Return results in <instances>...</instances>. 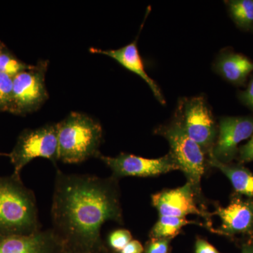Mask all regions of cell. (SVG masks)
Wrapping results in <instances>:
<instances>
[{
    "mask_svg": "<svg viewBox=\"0 0 253 253\" xmlns=\"http://www.w3.org/2000/svg\"><path fill=\"white\" fill-rule=\"evenodd\" d=\"M51 217L52 230L63 246L101 247L103 224H124L118 179L66 174L57 169Z\"/></svg>",
    "mask_w": 253,
    "mask_h": 253,
    "instance_id": "6da1fadb",
    "label": "cell"
},
{
    "mask_svg": "<svg viewBox=\"0 0 253 253\" xmlns=\"http://www.w3.org/2000/svg\"><path fill=\"white\" fill-rule=\"evenodd\" d=\"M41 230L34 192L21 176H0V235L28 236Z\"/></svg>",
    "mask_w": 253,
    "mask_h": 253,
    "instance_id": "7a4b0ae2",
    "label": "cell"
},
{
    "mask_svg": "<svg viewBox=\"0 0 253 253\" xmlns=\"http://www.w3.org/2000/svg\"><path fill=\"white\" fill-rule=\"evenodd\" d=\"M57 126L59 161L78 164L101 155L103 128L98 121L84 113L71 112Z\"/></svg>",
    "mask_w": 253,
    "mask_h": 253,
    "instance_id": "3957f363",
    "label": "cell"
},
{
    "mask_svg": "<svg viewBox=\"0 0 253 253\" xmlns=\"http://www.w3.org/2000/svg\"><path fill=\"white\" fill-rule=\"evenodd\" d=\"M155 133L167 139L170 147L169 153L179 170L184 173L187 182L192 185L200 197L204 198L201 179L206 173L207 165L206 155L202 149L186 134L175 119L169 124L158 126Z\"/></svg>",
    "mask_w": 253,
    "mask_h": 253,
    "instance_id": "277c9868",
    "label": "cell"
},
{
    "mask_svg": "<svg viewBox=\"0 0 253 253\" xmlns=\"http://www.w3.org/2000/svg\"><path fill=\"white\" fill-rule=\"evenodd\" d=\"M174 119L204 154L209 156L217 140L218 126L204 96L181 99Z\"/></svg>",
    "mask_w": 253,
    "mask_h": 253,
    "instance_id": "5b68a950",
    "label": "cell"
},
{
    "mask_svg": "<svg viewBox=\"0 0 253 253\" xmlns=\"http://www.w3.org/2000/svg\"><path fill=\"white\" fill-rule=\"evenodd\" d=\"M7 156L16 175L21 176L23 168L36 158H46L56 166L59 161L56 124L25 129L18 136L14 149Z\"/></svg>",
    "mask_w": 253,
    "mask_h": 253,
    "instance_id": "8992f818",
    "label": "cell"
},
{
    "mask_svg": "<svg viewBox=\"0 0 253 253\" xmlns=\"http://www.w3.org/2000/svg\"><path fill=\"white\" fill-rule=\"evenodd\" d=\"M48 61L42 60L13 78L12 101L9 113L25 116L40 109L49 98L45 84Z\"/></svg>",
    "mask_w": 253,
    "mask_h": 253,
    "instance_id": "52a82bcc",
    "label": "cell"
},
{
    "mask_svg": "<svg viewBox=\"0 0 253 253\" xmlns=\"http://www.w3.org/2000/svg\"><path fill=\"white\" fill-rule=\"evenodd\" d=\"M151 203L159 216L185 218L189 214H196L204 218L206 229L215 233L211 220L212 213L207 211L204 198L200 197L187 181L180 187L165 189L153 194Z\"/></svg>",
    "mask_w": 253,
    "mask_h": 253,
    "instance_id": "ba28073f",
    "label": "cell"
},
{
    "mask_svg": "<svg viewBox=\"0 0 253 253\" xmlns=\"http://www.w3.org/2000/svg\"><path fill=\"white\" fill-rule=\"evenodd\" d=\"M98 158L111 169L112 176L117 179L125 176L149 177L179 170L169 153L163 157L155 159L126 153H121L116 157L101 154Z\"/></svg>",
    "mask_w": 253,
    "mask_h": 253,
    "instance_id": "9c48e42d",
    "label": "cell"
},
{
    "mask_svg": "<svg viewBox=\"0 0 253 253\" xmlns=\"http://www.w3.org/2000/svg\"><path fill=\"white\" fill-rule=\"evenodd\" d=\"M253 134V116H225L219 120L217 140L211 154L219 162L229 164L236 160L239 145Z\"/></svg>",
    "mask_w": 253,
    "mask_h": 253,
    "instance_id": "30bf717a",
    "label": "cell"
},
{
    "mask_svg": "<svg viewBox=\"0 0 253 253\" xmlns=\"http://www.w3.org/2000/svg\"><path fill=\"white\" fill-rule=\"evenodd\" d=\"M212 215L218 216L221 219V226L215 229V234L230 238L237 235L253 237V198L234 193L226 207L215 205Z\"/></svg>",
    "mask_w": 253,
    "mask_h": 253,
    "instance_id": "8fae6325",
    "label": "cell"
},
{
    "mask_svg": "<svg viewBox=\"0 0 253 253\" xmlns=\"http://www.w3.org/2000/svg\"><path fill=\"white\" fill-rule=\"evenodd\" d=\"M62 243L52 229L31 235H0V253H57Z\"/></svg>",
    "mask_w": 253,
    "mask_h": 253,
    "instance_id": "7c38bea8",
    "label": "cell"
},
{
    "mask_svg": "<svg viewBox=\"0 0 253 253\" xmlns=\"http://www.w3.org/2000/svg\"><path fill=\"white\" fill-rule=\"evenodd\" d=\"M89 51L93 54H103L109 56L128 71L138 75L144 80L145 83H147L158 101L162 105L166 104V99L163 96L159 86L152 78L149 77L145 70L144 63L138 49L136 41H133L130 44L118 49L103 50L91 47L89 49Z\"/></svg>",
    "mask_w": 253,
    "mask_h": 253,
    "instance_id": "4fadbf2b",
    "label": "cell"
},
{
    "mask_svg": "<svg viewBox=\"0 0 253 253\" xmlns=\"http://www.w3.org/2000/svg\"><path fill=\"white\" fill-rule=\"evenodd\" d=\"M214 70L228 83L235 86H244L253 73V61L244 54L224 49L218 55Z\"/></svg>",
    "mask_w": 253,
    "mask_h": 253,
    "instance_id": "5bb4252c",
    "label": "cell"
},
{
    "mask_svg": "<svg viewBox=\"0 0 253 253\" xmlns=\"http://www.w3.org/2000/svg\"><path fill=\"white\" fill-rule=\"evenodd\" d=\"M208 164L217 168L228 178L235 194L253 198V172L243 164H225L219 162L212 156H208Z\"/></svg>",
    "mask_w": 253,
    "mask_h": 253,
    "instance_id": "9a60e30c",
    "label": "cell"
},
{
    "mask_svg": "<svg viewBox=\"0 0 253 253\" xmlns=\"http://www.w3.org/2000/svg\"><path fill=\"white\" fill-rule=\"evenodd\" d=\"M189 224L205 226L204 223L189 220L186 218L160 216L150 232L151 239H172L179 235L182 228Z\"/></svg>",
    "mask_w": 253,
    "mask_h": 253,
    "instance_id": "2e32d148",
    "label": "cell"
},
{
    "mask_svg": "<svg viewBox=\"0 0 253 253\" xmlns=\"http://www.w3.org/2000/svg\"><path fill=\"white\" fill-rule=\"evenodd\" d=\"M231 19L241 31L253 33V0L226 1Z\"/></svg>",
    "mask_w": 253,
    "mask_h": 253,
    "instance_id": "e0dca14e",
    "label": "cell"
},
{
    "mask_svg": "<svg viewBox=\"0 0 253 253\" xmlns=\"http://www.w3.org/2000/svg\"><path fill=\"white\" fill-rule=\"evenodd\" d=\"M34 65L27 64L15 56L11 51L4 46L0 54V73H4L11 78L18 74L31 69Z\"/></svg>",
    "mask_w": 253,
    "mask_h": 253,
    "instance_id": "ac0fdd59",
    "label": "cell"
},
{
    "mask_svg": "<svg viewBox=\"0 0 253 253\" xmlns=\"http://www.w3.org/2000/svg\"><path fill=\"white\" fill-rule=\"evenodd\" d=\"M12 93L13 78L0 73V112H9Z\"/></svg>",
    "mask_w": 253,
    "mask_h": 253,
    "instance_id": "d6986e66",
    "label": "cell"
},
{
    "mask_svg": "<svg viewBox=\"0 0 253 253\" xmlns=\"http://www.w3.org/2000/svg\"><path fill=\"white\" fill-rule=\"evenodd\" d=\"M131 240L132 236L127 229H117L112 231L109 236L110 246L116 252H121Z\"/></svg>",
    "mask_w": 253,
    "mask_h": 253,
    "instance_id": "ffe728a7",
    "label": "cell"
},
{
    "mask_svg": "<svg viewBox=\"0 0 253 253\" xmlns=\"http://www.w3.org/2000/svg\"><path fill=\"white\" fill-rule=\"evenodd\" d=\"M237 98L241 104L253 112V73L251 75L247 88L244 90L239 91Z\"/></svg>",
    "mask_w": 253,
    "mask_h": 253,
    "instance_id": "44dd1931",
    "label": "cell"
},
{
    "mask_svg": "<svg viewBox=\"0 0 253 253\" xmlns=\"http://www.w3.org/2000/svg\"><path fill=\"white\" fill-rule=\"evenodd\" d=\"M236 160L241 164L253 162V134L246 144L239 146Z\"/></svg>",
    "mask_w": 253,
    "mask_h": 253,
    "instance_id": "7402d4cb",
    "label": "cell"
},
{
    "mask_svg": "<svg viewBox=\"0 0 253 253\" xmlns=\"http://www.w3.org/2000/svg\"><path fill=\"white\" fill-rule=\"evenodd\" d=\"M169 240L151 239L146 247V253H168Z\"/></svg>",
    "mask_w": 253,
    "mask_h": 253,
    "instance_id": "603a6c76",
    "label": "cell"
},
{
    "mask_svg": "<svg viewBox=\"0 0 253 253\" xmlns=\"http://www.w3.org/2000/svg\"><path fill=\"white\" fill-rule=\"evenodd\" d=\"M57 253H106L104 246L95 249H86V248L68 247L63 246Z\"/></svg>",
    "mask_w": 253,
    "mask_h": 253,
    "instance_id": "cb8c5ba5",
    "label": "cell"
},
{
    "mask_svg": "<svg viewBox=\"0 0 253 253\" xmlns=\"http://www.w3.org/2000/svg\"><path fill=\"white\" fill-rule=\"evenodd\" d=\"M196 253H221L214 246L202 239H197L195 245Z\"/></svg>",
    "mask_w": 253,
    "mask_h": 253,
    "instance_id": "d4e9b609",
    "label": "cell"
},
{
    "mask_svg": "<svg viewBox=\"0 0 253 253\" xmlns=\"http://www.w3.org/2000/svg\"><path fill=\"white\" fill-rule=\"evenodd\" d=\"M144 247L137 240H131L121 253H143Z\"/></svg>",
    "mask_w": 253,
    "mask_h": 253,
    "instance_id": "484cf974",
    "label": "cell"
},
{
    "mask_svg": "<svg viewBox=\"0 0 253 253\" xmlns=\"http://www.w3.org/2000/svg\"><path fill=\"white\" fill-rule=\"evenodd\" d=\"M241 253H253V236L243 245Z\"/></svg>",
    "mask_w": 253,
    "mask_h": 253,
    "instance_id": "4316f807",
    "label": "cell"
},
{
    "mask_svg": "<svg viewBox=\"0 0 253 253\" xmlns=\"http://www.w3.org/2000/svg\"><path fill=\"white\" fill-rule=\"evenodd\" d=\"M4 44L0 41V54H1V51H2L3 49L4 48Z\"/></svg>",
    "mask_w": 253,
    "mask_h": 253,
    "instance_id": "83f0119b",
    "label": "cell"
}]
</instances>
